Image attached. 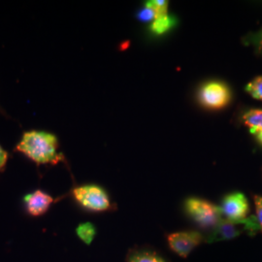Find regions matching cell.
Instances as JSON below:
<instances>
[{
	"instance_id": "7a4b0ae2",
	"label": "cell",
	"mask_w": 262,
	"mask_h": 262,
	"mask_svg": "<svg viewBox=\"0 0 262 262\" xmlns=\"http://www.w3.org/2000/svg\"><path fill=\"white\" fill-rule=\"evenodd\" d=\"M258 231H260V226L255 215L248 216L241 221L222 220L213 228L212 233L208 236L207 242L215 243L220 241L230 240L244 233L254 235Z\"/></svg>"
},
{
	"instance_id": "5b68a950",
	"label": "cell",
	"mask_w": 262,
	"mask_h": 262,
	"mask_svg": "<svg viewBox=\"0 0 262 262\" xmlns=\"http://www.w3.org/2000/svg\"><path fill=\"white\" fill-rule=\"evenodd\" d=\"M200 103L212 110H219L229 103L231 94L228 86L222 82H208L198 94Z\"/></svg>"
},
{
	"instance_id": "d6986e66",
	"label": "cell",
	"mask_w": 262,
	"mask_h": 262,
	"mask_svg": "<svg viewBox=\"0 0 262 262\" xmlns=\"http://www.w3.org/2000/svg\"><path fill=\"white\" fill-rule=\"evenodd\" d=\"M255 136H256V138H257L258 142H259V143L262 145V131H259L258 133H256V134H255Z\"/></svg>"
},
{
	"instance_id": "6da1fadb",
	"label": "cell",
	"mask_w": 262,
	"mask_h": 262,
	"mask_svg": "<svg viewBox=\"0 0 262 262\" xmlns=\"http://www.w3.org/2000/svg\"><path fill=\"white\" fill-rule=\"evenodd\" d=\"M15 150L37 165H56L64 160L63 154L59 151L57 137L48 131L24 132Z\"/></svg>"
},
{
	"instance_id": "ba28073f",
	"label": "cell",
	"mask_w": 262,
	"mask_h": 262,
	"mask_svg": "<svg viewBox=\"0 0 262 262\" xmlns=\"http://www.w3.org/2000/svg\"><path fill=\"white\" fill-rule=\"evenodd\" d=\"M24 202L29 215L40 216L47 213L50 207L55 202V198L41 189H36L24 197Z\"/></svg>"
},
{
	"instance_id": "7c38bea8",
	"label": "cell",
	"mask_w": 262,
	"mask_h": 262,
	"mask_svg": "<svg viewBox=\"0 0 262 262\" xmlns=\"http://www.w3.org/2000/svg\"><path fill=\"white\" fill-rule=\"evenodd\" d=\"M78 237L86 245H91L96 235V228L92 223H84L76 229Z\"/></svg>"
},
{
	"instance_id": "8fae6325",
	"label": "cell",
	"mask_w": 262,
	"mask_h": 262,
	"mask_svg": "<svg viewBox=\"0 0 262 262\" xmlns=\"http://www.w3.org/2000/svg\"><path fill=\"white\" fill-rule=\"evenodd\" d=\"M127 262H166L158 253L150 251H138L131 253Z\"/></svg>"
},
{
	"instance_id": "e0dca14e",
	"label": "cell",
	"mask_w": 262,
	"mask_h": 262,
	"mask_svg": "<svg viewBox=\"0 0 262 262\" xmlns=\"http://www.w3.org/2000/svg\"><path fill=\"white\" fill-rule=\"evenodd\" d=\"M8 159H9L8 152L4 150L1 147V145H0V173L6 167V164L8 162Z\"/></svg>"
},
{
	"instance_id": "277c9868",
	"label": "cell",
	"mask_w": 262,
	"mask_h": 262,
	"mask_svg": "<svg viewBox=\"0 0 262 262\" xmlns=\"http://www.w3.org/2000/svg\"><path fill=\"white\" fill-rule=\"evenodd\" d=\"M187 215H189L197 225L209 228H214L223 220L220 207H216L205 199L191 197L185 203Z\"/></svg>"
},
{
	"instance_id": "52a82bcc",
	"label": "cell",
	"mask_w": 262,
	"mask_h": 262,
	"mask_svg": "<svg viewBox=\"0 0 262 262\" xmlns=\"http://www.w3.org/2000/svg\"><path fill=\"white\" fill-rule=\"evenodd\" d=\"M222 215L229 221H241L247 217L250 207L243 193L235 192L225 197L220 207Z\"/></svg>"
},
{
	"instance_id": "9c48e42d",
	"label": "cell",
	"mask_w": 262,
	"mask_h": 262,
	"mask_svg": "<svg viewBox=\"0 0 262 262\" xmlns=\"http://www.w3.org/2000/svg\"><path fill=\"white\" fill-rule=\"evenodd\" d=\"M243 122L254 135L262 131V110L253 109L245 113Z\"/></svg>"
},
{
	"instance_id": "ac0fdd59",
	"label": "cell",
	"mask_w": 262,
	"mask_h": 262,
	"mask_svg": "<svg viewBox=\"0 0 262 262\" xmlns=\"http://www.w3.org/2000/svg\"><path fill=\"white\" fill-rule=\"evenodd\" d=\"M255 44H256V46L258 48V50L262 52V30L258 33V35H256Z\"/></svg>"
},
{
	"instance_id": "30bf717a",
	"label": "cell",
	"mask_w": 262,
	"mask_h": 262,
	"mask_svg": "<svg viewBox=\"0 0 262 262\" xmlns=\"http://www.w3.org/2000/svg\"><path fill=\"white\" fill-rule=\"evenodd\" d=\"M175 26V19L168 15L157 18L150 25V31L156 35H162L166 33Z\"/></svg>"
},
{
	"instance_id": "3957f363",
	"label": "cell",
	"mask_w": 262,
	"mask_h": 262,
	"mask_svg": "<svg viewBox=\"0 0 262 262\" xmlns=\"http://www.w3.org/2000/svg\"><path fill=\"white\" fill-rule=\"evenodd\" d=\"M77 203L91 212H105L111 209L112 204L106 190L97 185H84L72 190Z\"/></svg>"
},
{
	"instance_id": "4fadbf2b",
	"label": "cell",
	"mask_w": 262,
	"mask_h": 262,
	"mask_svg": "<svg viewBox=\"0 0 262 262\" xmlns=\"http://www.w3.org/2000/svg\"><path fill=\"white\" fill-rule=\"evenodd\" d=\"M246 91L253 96L254 99L262 100V76L256 77L246 86Z\"/></svg>"
},
{
	"instance_id": "5bb4252c",
	"label": "cell",
	"mask_w": 262,
	"mask_h": 262,
	"mask_svg": "<svg viewBox=\"0 0 262 262\" xmlns=\"http://www.w3.org/2000/svg\"><path fill=\"white\" fill-rule=\"evenodd\" d=\"M137 17H138V19H140L141 21L148 23L150 20L154 21L155 19H157V14H156V11L152 9V7L147 2L145 7L139 11Z\"/></svg>"
},
{
	"instance_id": "9a60e30c",
	"label": "cell",
	"mask_w": 262,
	"mask_h": 262,
	"mask_svg": "<svg viewBox=\"0 0 262 262\" xmlns=\"http://www.w3.org/2000/svg\"><path fill=\"white\" fill-rule=\"evenodd\" d=\"M148 3L152 7V9L156 11L157 18L167 15V7H168L167 1L154 0V1H149Z\"/></svg>"
},
{
	"instance_id": "2e32d148",
	"label": "cell",
	"mask_w": 262,
	"mask_h": 262,
	"mask_svg": "<svg viewBox=\"0 0 262 262\" xmlns=\"http://www.w3.org/2000/svg\"><path fill=\"white\" fill-rule=\"evenodd\" d=\"M254 204L256 210V220L260 226V231L262 232V196H254Z\"/></svg>"
},
{
	"instance_id": "ffe728a7",
	"label": "cell",
	"mask_w": 262,
	"mask_h": 262,
	"mask_svg": "<svg viewBox=\"0 0 262 262\" xmlns=\"http://www.w3.org/2000/svg\"><path fill=\"white\" fill-rule=\"evenodd\" d=\"M0 112H2V111H1V109H0Z\"/></svg>"
},
{
	"instance_id": "8992f818",
	"label": "cell",
	"mask_w": 262,
	"mask_h": 262,
	"mask_svg": "<svg viewBox=\"0 0 262 262\" xmlns=\"http://www.w3.org/2000/svg\"><path fill=\"white\" fill-rule=\"evenodd\" d=\"M202 239V235L192 230L174 232L167 236L169 248L182 257H187L200 245Z\"/></svg>"
}]
</instances>
